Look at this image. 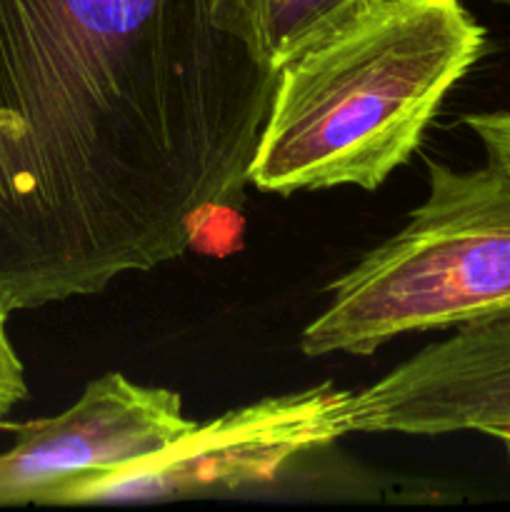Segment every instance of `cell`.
<instances>
[{"mask_svg": "<svg viewBox=\"0 0 510 512\" xmlns=\"http://www.w3.org/2000/svg\"><path fill=\"white\" fill-rule=\"evenodd\" d=\"M423 205L330 288L300 350L370 355L405 333L510 320V170L428 163Z\"/></svg>", "mask_w": 510, "mask_h": 512, "instance_id": "obj_3", "label": "cell"}, {"mask_svg": "<svg viewBox=\"0 0 510 512\" xmlns=\"http://www.w3.org/2000/svg\"><path fill=\"white\" fill-rule=\"evenodd\" d=\"M463 125L483 143L490 163L510 170V110L508 113H470L463 118Z\"/></svg>", "mask_w": 510, "mask_h": 512, "instance_id": "obj_9", "label": "cell"}, {"mask_svg": "<svg viewBox=\"0 0 510 512\" xmlns=\"http://www.w3.org/2000/svg\"><path fill=\"white\" fill-rule=\"evenodd\" d=\"M485 30L460 0H365L278 70L250 185L375 190L418 150Z\"/></svg>", "mask_w": 510, "mask_h": 512, "instance_id": "obj_2", "label": "cell"}, {"mask_svg": "<svg viewBox=\"0 0 510 512\" xmlns=\"http://www.w3.org/2000/svg\"><path fill=\"white\" fill-rule=\"evenodd\" d=\"M360 3L365 0H213V10L220 28L243 40L258 63L280 70Z\"/></svg>", "mask_w": 510, "mask_h": 512, "instance_id": "obj_7", "label": "cell"}, {"mask_svg": "<svg viewBox=\"0 0 510 512\" xmlns=\"http://www.w3.org/2000/svg\"><path fill=\"white\" fill-rule=\"evenodd\" d=\"M350 433H478L510 458V320L460 325L353 393Z\"/></svg>", "mask_w": 510, "mask_h": 512, "instance_id": "obj_6", "label": "cell"}, {"mask_svg": "<svg viewBox=\"0 0 510 512\" xmlns=\"http://www.w3.org/2000/svg\"><path fill=\"white\" fill-rule=\"evenodd\" d=\"M193 425L173 390L100 375L65 413L10 425L18 443L0 453V508L53 505L73 480L150 458Z\"/></svg>", "mask_w": 510, "mask_h": 512, "instance_id": "obj_5", "label": "cell"}, {"mask_svg": "<svg viewBox=\"0 0 510 512\" xmlns=\"http://www.w3.org/2000/svg\"><path fill=\"white\" fill-rule=\"evenodd\" d=\"M275 83L213 0H0V310L180 258L243 200Z\"/></svg>", "mask_w": 510, "mask_h": 512, "instance_id": "obj_1", "label": "cell"}, {"mask_svg": "<svg viewBox=\"0 0 510 512\" xmlns=\"http://www.w3.org/2000/svg\"><path fill=\"white\" fill-rule=\"evenodd\" d=\"M350 398L333 383L270 395L195 423L150 458L73 480L53 505L145 503L273 483L290 463L350 433Z\"/></svg>", "mask_w": 510, "mask_h": 512, "instance_id": "obj_4", "label": "cell"}, {"mask_svg": "<svg viewBox=\"0 0 510 512\" xmlns=\"http://www.w3.org/2000/svg\"><path fill=\"white\" fill-rule=\"evenodd\" d=\"M505 3H510V0H505Z\"/></svg>", "mask_w": 510, "mask_h": 512, "instance_id": "obj_10", "label": "cell"}, {"mask_svg": "<svg viewBox=\"0 0 510 512\" xmlns=\"http://www.w3.org/2000/svg\"><path fill=\"white\" fill-rule=\"evenodd\" d=\"M5 325H8V313L0 310V428L8 430L10 423H5V418L20 400H25L28 385H25L23 363L10 345Z\"/></svg>", "mask_w": 510, "mask_h": 512, "instance_id": "obj_8", "label": "cell"}]
</instances>
